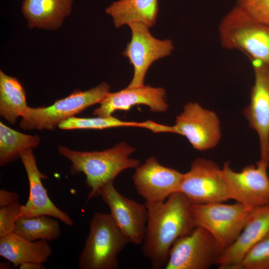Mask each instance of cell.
I'll return each mask as SVG.
<instances>
[{
	"mask_svg": "<svg viewBox=\"0 0 269 269\" xmlns=\"http://www.w3.org/2000/svg\"><path fill=\"white\" fill-rule=\"evenodd\" d=\"M148 217L141 252L153 269H164L173 243L196 227L191 203L181 192L171 194L157 204L145 203Z\"/></svg>",
	"mask_w": 269,
	"mask_h": 269,
	"instance_id": "1",
	"label": "cell"
},
{
	"mask_svg": "<svg viewBox=\"0 0 269 269\" xmlns=\"http://www.w3.org/2000/svg\"><path fill=\"white\" fill-rule=\"evenodd\" d=\"M134 151V147L125 142L100 151H79L63 146L58 147V153L71 162L70 173L85 174L86 185L90 189L87 203L99 196L102 187L114 181L122 171L140 165L138 159L130 157Z\"/></svg>",
	"mask_w": 269,
	"mask_h": 269,
	"instance_id": "2",
	"label": "cell"
},
{
	"mask_svg": "<svg viewBox=\"0 0 269 269\" xmlns=\"http://www.w3.org/2000/svg\"><path fill=\"white\" fill-rule=\"evenodd\" d=\"M222 46L241 51L254 63L269 65V25L258 22L237 5L223 18L219 26Z\"/></svg>",
	"mask_w": 269,
	"mask_h": 269,
	"instance_id": "3",
	"label": "cell"
},
{
	"mask_svg": "<svg viewBox=\"0 0 269 269\" xmlns=\"http://www.w3.org/2000/svg\"><path fill=\"white\" fill-rule=\"evenodd\" d=\"M130 242L110 214L96 212L78 260L81 269H118V255Z\"/></svg>",
	"mask_w": 269,
	"mask_h": 269,
	"instance_id": "4",
	"label": "cell"
},
{
	"mask_svg": "<svg viewBox=\"0 0 269 269\" xmlns=\"http://www.w3.org/2000/svg\"><path fill=\"white\" fill-rule=\"evenodd\" d=\"M106 82L87 91L76 90L67 97L55 101L48 107H28L19 123L25 130H53L64 121L74 117L97 103H100L110 92Z\"/></svg>",
	"mask_w": 269,
	"mask_h": 269,
	"instance_id": "5",
	"label": "cell"
},
{
	"mask_svg": "<svg viewBox=\"0 0 269 269\" xmlns=\"http://www.w3.org/2000/svg\"><path fill=\"white\" fill-rule=\"evenodd\" d=\"M253 209L237 202L231 204L224 202L191 204L196 227L208 231L224 251L237 239Z\"/></svg>",
	"mask_w": 269,
	"mask_h": 269,
	"instance_id": "6",
	"label": "cell"
},
{
	"mask_svg": "<svg viewBox=\"0 0 269 269\" xmlns=\"http://www.w3.org/2000/svg\"><path fill=\"white\" fill-rule=\"evenodd\" d=\"M224 250L206 230L196 227L177 239L169 252L165 269H207L217 265Z\"/></svg>",
	"mask_w": 269,
	"mask_h": 269,
	"instance_id": "7",
	"label": "cell"
},
{
	"mask_svg": "<svg viewBox=\"0 0 269 269\" xmlns=\"http://www.w3.org/2000/svg\"><path fill=\"white\" fill-rule=\"evenodd\" d=\"M179 191L192 204L224 202L230 199L222 168L214 161L197 158L183 173Z\"/></svg>",
	"mask_w": 269,
	"mask_h": 269,
	"instance_id": "8",
	"label": "cell"
},
{
	"mask_svg": "<svg viewBox=\"0 0 269 269\" xmlns=\"http://www.w3.org/2000/svg\"><path fill=\"white\" fill-rule=\"evenodd\" d=\"M132 38L122 54L134 68V75L128 87L142 86L146 72L155 61L171 54L174 49L170 39L160 40L153 37L149 27L138 22L128 24Z\"/></svg>",
	"mask_w": 269,
	"mask_h": 269,
	"instance_id": "9",
	"label": "cell"
},
{
	"mask_svg": "<svg viewBox=\"0 0 269 269\" xmlns=\"http://www.w3.org/2000/svg\"><path fill=\"white\" fill-rule=\"evenodd\" d=\"M268 166L259 160L256 165H247L237 172L225 162L222 172L230 199L252 209L269 204Z\"/></svg>",
	"mask_w": 269,
	"mask_h": 269,
	"instance_id": "10",
	"label": "cell"
},
{
	"mask_svg": "<svg viewBox=\"0 0 269 269\" xmlns=\"http://www.w3.org/2000/svg\"><path fill=\"white\" fill-rule=\"evenodd\" d=\"M173 127L174 133L184 136L199 151L214 148L221 138L220 122L216 114L196 102L184 106Z\"/></svg>",
	"mask_w": 269,
	"mask_h": 269,
	"instance_id": "11",
	"label": "cell"
},
{
	"mask_svg": "<svg viewBox=\"0 0 269 269\" xmlns=\"http://www.w3.org/2000/svg\"><path fill=\"white\" fill-rule=\"evenodd\" d=\"M99 196L108 206L115 223L130 243L141 245L145 232L148 213L142 204L121 194L113 181L102 187Z\"/></svg>",
	"mask_w": 269,
	"mask_h": 269,
	"instance_id": "12",
	"label": "cell"
},
{
	"mask_svg": "<svg viewBox=\"0 0 269 269\" xmlns=\"http://www.w3.org/2000/svg\"><path fill=\"white\" fill-rule=\"evenodd\" d=\"M255 81L243 114L258 136L260 161L269 164V65L254 63Z\"/></svg>",
	"mask_w": 269,
	"mask_h": 269,
	"instance_id": "13",
	"label": "cell"
},
{
	"mask_svg": "<svg viewBox=\"0 0 269 269\" xmlns=\"http://www.w3.org/2000/svg\"><path fill=\"white\" fill-rule=\"evenodd\" d=\"M183 173L161 165L154 156L135 168L133 180L137 194L146 203L163 202L179 191Z\"/></svg>",
	"mask_w": 269,
	"mask_h": 269,
	"instance_id": "14",
	"label": "cell"
},
{
	"mask_svg": "<svg viewBox=\"0 0 269 269\" xmlns=\"http://www.w3.org/2000/svg\"><path fill=\"white\" fill-rule=\"evenodd\" d=\"M19 157L26 170L29 185V194L25 205H22L20 217H33L40 215L52 216L67 226L74 222L65 212L59 209L49 197L42 180L47 179L39 170L33 148L28 149L20 154Z\"/></svg>",
	"mask_w": 269,
	"mask_h": 269,
	"instance_id": "15",
	"label": "cell"
},
{
	"mask_svg": "<svg viewBox=\"0 0 269 269\" xmlns=\"http://www.w3.org/2000/svg\"><path fill=\"white\" fill-rule=\"evenodd\" d=\"M166 92L163 88L148 85L126 88L114 93H108L100 103L93 115L109 117L116 111L130 110L136 105L148 106L152 112H163L168 108Z\"/></svg>",
	"mask_w": 269,
	"mask_h": 269,
	"instance_id": "16",
	"label": "cell"
},
{
	"mask_svg": "<svg viewBox=\"0 0 269 269\" xmlns=\"http://www.w3.org/2000/svg\"><path fill=\"white\" fill-rule=\"evenodd\" d=\"M269 233V204L255 208L235 241L223 253L217 265L220 269H240L248 251Z\"/></svg>",
	"mask_w": 269,
	"mask_h": 269,
	"instance_id": "17",
	"label": "cell"
},
{
	"mask_svg": "<svg viewBox=\"0 0 269 269\" xmlns=\"http://www.w3.org/2000/svg\"><path fill=\"white\" fill-rule=\"evenodd\" d=\"M73 0H23L21 12L30 28L56 30L71 13Z\"/></svg>",
	"mask_w": 269,
	"mask_h": 269,
	"instance_id": "18",
	"label": "cell"
},
{
	"mask_svg": "<svg viewBox=\"0 0 269 269\" xmlns=\"http://www.w3.org/2000/svg\"><path fill=\"white\" fill-rule=\"evenodd\" d=\"M52 253L48 241H31L14 233L0 238V256L17 268L29 262L44 263Z\"/></svg>",
	"mask_w": 269,
	"mask_h": 269,
	"instance_id": "19",
	"label": "cell"
},
{
	"mask_svg": "<svg viewBox=\"0 0 269 269\" xmlns=\"http://www.w3.org/2000/svg\"><path fill=\"white\" fill-rule=\"evenodd\" d=\"M158 10V0H119L105 11L116 28L132 22L141 23L150 28L156 22Z\"/></svg>",
	"mask_w": 269,
	"mask_h": 269,
	"instance_id": "20",
	"label": "cell"
},
{
	"mask_svg": "<svg viewBox=\"0 0 269 269\" xmlns=\"http://www.w3.org/2000/svg\"><path fill=\"white\" fill-rule=\"evenodd\" d=\"M26 93L20 82L15 77L0 71V115L10 124L22 117L26 109Z\"/></svg>",
	"mask_w": 269,
	"mask_h": 269,
	"instance_id": "21",
	"label": "cell"
},
{
	"mask_svg": "<svg viewBox=\"0 0 269 269\" xmlns=\"http://www.w3.org/2000/svg\"><path fill=\"white\" fill-rule=\"evenodd\" d=\"M57 219L52 216L40 215L33 217H20L17 220L13 233L31 241L57 240L61 235Z\"/></svg>",
	"mask_w": 269,
	"mask_h": 269,
	"instance_id": "22",
	"label": "cell"
},
{
	"mask_svg": "<svg viewBox=\"0 0 269 269\" xmlns=\"http://www.w3.org/2000/svg\"><path fill=\"white\" fill-rule=\"evenodd\" d=\"M39 136L26 134L13 130L0 122V165L4 166L19 157L29 148L36 147Z\"/></svg>",
	"mask_w": 269,
	"mask_h": 269,
	"instance_id": "23",
	"label": "cell"
},
{
	"mask_svg": "<svg viewBox=\"0 0 269 269\" xmlns=\"http://www.w3.org/2000/svg\"><path fill=\"white\" fill-rule=\"evenodd\" d=\"M154 122L122 121L112 116L109 117L78 118L72 117L61 123L58 128L61 130L104 129L111 128L132 127L145 128L151 131Z\"/></svg>",
	"mask_w": 269,
	"mask_h": 269,
	"instance_id": "24",
	"label": "cell"
},
{
	"mask_svg": "<svg viewBox=\"0 0 269 269\" xmlns=\"http://www.w3.org/2000/svg\"><path fill=\"white\" fill-rule=\"evenodd\" d=\"M240 269H269V233L246 253Z\"/></svg>",
	"mask_w": 269,
	"mask_h": 269,
	"instance_id": "25",
	"label": "cell"
},
{
	"mask_svg": "<svg viewBox=\"0 0 269 269\" xmlns=\"http://www.w3.org/2000/svg\"><path fill=\"white\" fill-rule=\"evenodd\" d=\"M254 20L269 25V0H237V5Z\"/></svg>",
	"mask_w": 269,
	"mask_h": 269,
	"instance_id": "26",
	"label": "cell"
},
{
	"mask_svg": "<svg viewBox=\"0 0 269 269\" xmlns=\"http://www.w3.org/2000/svg\"><path fill=\"white\" fill-rule=\"evenodd\" d=\"M21 206L18 202L0 208V238L13 233Z\"/></svg>",
	"mask_w": 269,
	"mask_h": 269,
	"instance_id": "27",
	"label": "cell"
},
{
	"mask_svg": "<svg viewBox=\"0 0 269 269\" xmlns=\"http://www.w3.org/2000/svg\"><path fill=\"white\" fill-rule=\"evenodd\" d=\"M19 195L15 192L0 190V208L19 202Z\"/></svg>",
	"mask_w": 269,
	"mask_h": 269,
	"instance_id": "28",
	"label": "cell"
},
{
	"mask_svg": "<svg viewBox=\"0 0 269 269\" xmlns=\"http://www.w3.org/2000/svg\"><path fill=\"white\" fill-rule=\"evenodd\" d=\"M45 268L43 263L34 262H26L19 266L20 269H45Z\"/></svg>",
	"mask_w": 269,
	"mask_h": 269,
	"instance_id": "29",
	"label": "cell"
},
{
	"mask_svg": "<svg viewBox=\"0 0 269 269\" xmlns=\"http://www.w3.org/2000/svg\"><path fill=\"white\" fill-rule=\"evenodd\" d=\"M12 264L11 263L9 262L8 263H1L0 264V269H9L10 268L11 265Z\"/></svg>",
	"mask_w": 269,
	"mask_h": 269,
	"instance_id": "30",
	"label": "cell"
}]
</instances>
